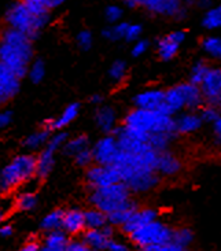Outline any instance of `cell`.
Listing matches in <instances>:
<instances>
[{"label":"cell","instance_id":"f35d334b","mask_svg":"<svg viewBox=\"0 0 221 251\" xmlns=\"http://www.w3.org/2000/svg\"><path fill=\"white\" fill-rule=\"evenodd\" d=\"M76 43H77V46L81 48V50H84V51H87L89 48L92 47V43H94V36L92 33L87 30V29H84V30H80L77 36H76Z\"/></svg>","mask_w":221,"mask_h":251},{"label":"cell","instance_id":"ba28073f","mask_svg":"<svg viewBox=\"0 0 221 251\" xmlns=\"http://www.w3.org/2000/svg\"><path fill=\"white\" fill-rule=\"evenodd\" d=\"M91 150L94 155V163H98V165H114L117 156L120 154V147L113 133L101 137Z\"/></svg>","mask_w":221,"mask_h":251},{"label":"cell","instance_id":"f546056e","mask_svg":"<svg viewBox=\"0 0 221 251\" xmlns=\"http://www.w3.org/2000/svg\"><path fill=\"white\" fill-rule=\"evenodd\" d=\"M36 204H37V197L32 191H24L14 199V207L21 211L32 210L36 207Z\"/></svg>","mask_w":221,"mask_h":251},{"label":"cell","instance_id":"e0dca14e","mask_svg":"<svg viewBox=\"0 0 221 251\" xmlns=\"http://www.w3.org/2000/svg\"><path fill=\"white\" fill-rule=\"evenodd\" d=\"M158 217V211L155 209H151V207H138L136 210L132 213V216L128 218V221L125 224L121 226V229L124 233H132L134 231H136L138 228H140L143 225L148 224L151 221H154Z\"/></svg>","mask_w":221,"mask_h":251},{"label":"cell","instance_id":"9a60e30c","mask_svg":"<svg viewBox=\"0 0 221 251\" xmlns=\"http://www.w3.org/2000/svg\"><path fill=\"white\" fill-rule=\"evenodd\" d=\"M164 94H165V89L160 88L141 91L138 95H135L134 106L136 109L161 111L162 104H164Z\"/></svg>","mask_w":221,"mask_h":251},{"label":"cell","instance_id":"7402d4cb","mask_svg":"<svg viewBox=\"0 0 221 251\" xmlns=\"http://www.w3.org/2000/svg\"><path fill=\"white\" fill-rule=\"evenodd\" d=\"M51 130L46 126H41L39 130H36L33 133L28 135L24 140V147L29 151H37L41 150L46 144H47L48 139L51 136Z\"/></svg>","mask_w":221,"mask_h":251},{"label":"cell","instance_id":"8fae6325","mask_svg":"<svg viewBox=\"0 0 221 251\" xmlns=\"http://www.w3.org/2000/svg\"><path fill=\"white\" fill-rule=\"evenodd\" d=\"M184 168L181 158L170 150H164L157 152L155 158V170L161 177L177 176Z\"/></svg>","mask_w":221,"mask_h":251},{"label":"cell","instance_id":"681fc988","mask_svg":"<svg viewBox=\"0 0 221 251\" xmlns=\"http://www.w3.org/2000/svg\"><path fill=\"white\" fill-rule=\"evenodd\" d=\"M66 0H43L44 6L47 7L48 10H54L56 7H59L60 4H63Z\"/></svg>","mask_w":221,"mask_h":251},{"label":"cell","instance_id":"4316f807","mask_svg":"<svg viewBox=\"0 0 221 251\" xmlns=\"http://www.w3.org/2000/svg\"><path fill=\"white\" fill-rule=\"evenodd\" d=\"M194 239V231L188 226H179V228H173L172 231V243L183 249H188L193 245Z\"/></svg>","mask_w":221,"mask_h":251},{"label":"cell","instance_id":"836d02e7","mask_svg":"<svg viewBox=\"0 0 221 251\" xmlns=\"http://www.w3.org/2000/svg\"><path fill=\"white\" fill-rule=\"evenodd\" d=\"M28 75L30 78V81L33 84H40L44 77H46V63L41 59H36L30 65H29V69H28Z\"/></svg>","mask_w":221,"mask_h":251},{"label":"cell","instance_id":"ee69618b","mask_svg":"<svg viewBox=\"0 0 221 251\" xmlns=\"http://www.w3.org/2000/svg\"><path fill=\"white\" fill-rule=\"evenodd\" d=\"M65 251H91V249H89L84 242H80V240H72V242H67Z\"/></svg>","mask_w":221,"mask_h":251},{"label":"cell","instance_id":"e575fe53","mask_svg":"<svg viewBox=\"0 0 221 251\" xmlns=\"http://www.w3.org/2000/svg\"><path fill=\"white\" fill-rule=\"evenodd\" d=\"M128 75V65L125 61H114L109 68V77L113 82H121L125 80Z\"/></svg>","mask_w":221,"mask_h":251},{"label":"cell","instance_id":"6da1fadb","mask_svg":"<svg viewBox=\"0 0 221 251\" xmlns=\"http://www.w3.org/2000/svg\"><path fill=\"white\" fill-rule=\"evenodd\" d=\"M33 40L13 27L0 32V63L8 68L18 78H24L33 58Z\"/></svg>","mask_w":221,"mask_h":251},{"label":"cell","instance_id":"d590c367","mask_svg":"<svg viewBox=\"0 0 221 251\" xmlns=\"http://www.w3.org/2000/svg\"><path fill=\"white\" fill-rule=\"evenodd\" d=\"M198 111H199V117H201L202 123L210 124V125H213L221 114L219 106H216V104H209V103H205Z\"/></svg>","mask_w":221,"mask_h":251},{"label":"cell","instance_id":"44dd1931","mask_svg":"<svg viewBox=\"0 0 221 251\" xmlns=\"http://www.w3.org/2000/svg\"><path fill=\"white\" fill-rule=\"evenodd\" d=\"M183 95L186 100V110L190 111H198L205 104V99L202 95L199 85H195L193 82H180Z\"/></svg>","mask_w":221,"mask_h":251},{"label":"cell","instance_id":"9f6ffc18","mask_svg":"<svg viewBox=\"0 0 221 251\" xmlns=\"http://www.w3.org/2000/svg\"><path fill=\"white\" fill-rule=\"evenodd\" d=\"M219 109H220V111H221V100H220V103H219Z\"/></svg>","mask_w":221,"mask_h":251},{"label":"cell","instance_id":"7a4b0ae2","mask_svg":"<svg viewBox=\"0 0 221 251\" xmlns=\"http://www.w3.org/2000/svg\"><path fill=\"white\" fill-rule=\"evenodd\" d=\"M122 125L135 130H139L144 135L151 136L154 133H176L174 117L164 114L157 110L136 109L129 111L124 117Z\"/></svg>","mask_w":221,"mask_h":251},{"label":"cell","instance_id":"83f0119b","mask_svg":"<svg viewBox=\"0 0 221 251\" xmlns=\"http://www.w3.org/2000/svg\"><path fill=\"white\" fill-rule=\"evenodd\" d=\"M138 207H139L138 203L134 202V203L129 204L127 207H122L120 210H115L113 213H110V214H108V223L110 225H113V226H122Z\"/></svg>","mask_w":221,"mask_h":251},{"label":"cell","instance_id":"5bb4252c","mask_svg":"<svg viewBox=\"0 0 221 251\" xmlns=\"http://www.w3.org/2000/svg\"><path fill=\"white\" fill-rule=\"evenodd\" d=\"M202 126H203V123H202L198 111H190V110H187L184 113H179L177 117H174V128H176L177 136L195 133Z\"/></svg>","mask_w":221,"mask_h":251},{"label":"cell","instance_id":"60d3db41","mask_svg":"<svg viewBox=\"0 0 221 251\" xmlns=\"http://www.w3.org/2000/svg\"><path fill=\"white\" fill-rule=\"evenodd\" d=\"M141 34H143V26L141 25H139V24H128L124 40L129 41V43L136 41L140 39Z\"/></svg>","mask_w":221,"mask_h":251},{"label":"cell","instance_id":"9c48e42d","mask_svg":"<svg viewBox=\"0 0 221 251\" xmlns=\"http://www.w3.org/2000/svg\"><path fill=\"white\" fill-rule=\"evenodd\" d=\"M199 88L205 103L219 106L221 100V66L210 65L208 73L199 84Z\"/></svg>","mask_w":221,"mask_h":251},{"label":"cell","instance_id":"f907efd6","mask_svg":"<svg viewBox=\"0 0 221 251\" xmlns=\"http://www.w3.org/2000/svg\"><path fill=\"white\" fill-rule=\"evenodd\" d=\"M13 235V226L11 225H3L0 226V236L1 238H10Z\"/></svg>","mask_w":221,"mask_h":251},{"label":"cell","instance_id":"8992f818","mask_svg":"<svg viewBox=\"0 0 221 251\" xmlns=\"http://www.w3.org/2000/svg\"><path fill=\"white\" fill-rule=\"evenodd\" d=\"M172 231H173V228H170L167 224L154 220V221L138 228L136 231L129 233L128 236L131 238V242L135 246H138L139 249H144L148 246L170 243Z\"/></svg>","mask_w":221,"mask_h":251},{"label":"cell","instance_id":"2e32d148","mask_svg":"<svg viewBox=\"0 0 221 251\" xmlns=\"http://www.w3.org/2000/svg\"><path fill=\"white\" fill-rule=\"evenodd\" d=\"M58 151L59 150L55 149L54 146H51L50 143H47L40 150L39 155L36 156V177L37 178L44 180L53 172L55 165V155Z\"/></svg>","mask_w":221,"mask_h":251},{"label":"cell","instance_id":"11a10c76","mask_svg":"<svg viewBox=\"0 0 221 251\" xmlns=\"http://www.w3.org/2000/svg\"><path fill=\"white\" fill-rule=\"evenodd\" d=\"M89 102L92 104H101L103 102V96L101 94H94V95L89 98Z\"/></svg>","mask_w":221,"mask_h":251},{"label":"cell","instance_id":"3957f363","mask_svg":"<svg viewBox=\"0 0 221 251\" xmlns=\"http://www.w3.org/2000/svg\"><path fill=\"white\" fill-rule=\"evenodd\" d=\"M36 177V156L21 154L14 156L6 166L0 169V195H8L22 184Z\"/></svg>","mask_w":221,"mask_h":251},{"label":"cell","instance_id":"74e56055","mask_svg":"<svg viewBox=\"0 0 221 251\" xmlns=\"http://www.w3.org/2000/svg\"><path fill=\"white\" fill-rule=\"evenodd\" d=\"M21 1H22L32 13L37 14V15L50 17V10L44 6L43 0H21Z\"/></svg>","mask_w":221,"mask_h":251},{"label":"cell","instance_id":"f1b7e54d","mask_svg":"<svg viewBox=\"0 0 221 251\" xmlns=\"http://www.w3.org/2000/svg\"><path fill=\"white\" fill-rule=\"evenodd\" d=\"M85 149H89V139L85 135H77L76 137L67 139L63 146V151L70 156H74L77 152Z\"/></svg>","mask_w":221,"mask_h":251},{"label":"cell","instance_id":"d6a6232c","mask_svg":"<svg viewBox=\"0 0 221 251\" xmlns=\"http://www.w3.org/2000/svg\"><path fill=\"white\" fill-rule=\"evenodd\" d=\"M209 68H210V63H209L208 61H205V59L196 61L194 65H193V68H191V72H190V80H188V81L193 82L195 85H199L202 80H203L205 75L208 73Z\"/></svg>","mask_w":221,"mask_h":251},{"label":"cell","instance_id":"f6af8a7d","mask_svg":"<svg viewBox=\"0 0 221 251\" xmlns=\"http://www.w3.org/2000/svg\"><path fill=\"white\" fill-rule=\"evenodd\" d=\"M106 250H109V251H131L127 245H124V243H121V242H117V240H113V239H110V242H109L108 249H106Z\"/></svg>","mask_w":221,"mask_h":251},{"label":"cell","instance_id":"7dc6e473","mask_svg":"<svg viewBox=\"0 0 221 251\" xmlns=\"http://www.w3.org/2000/svg\"><path fill=\"white\" fill-rule=\"evenodd\" d=\"M11 206L14 207V201L13 202H10V201H0V223L4 220Z\"/></svg>","mask_w":221,"mask_h":251},{"label":"cell","instance_id":"8d00e7d4","mask_svg":"<svg viewBox=\"0 0 221 251\" xmlns=\"http://www.w3.org/2000/svg\"><path fill=\"white\" fill-rule=\"evenodd\" d=\"M73 158L76 165L80 166V168H89V166L94 163V155H92V150H91V147H89V149L83 150L80 152H77Z\"/></svg>","mask_w":221,"mask_h":251},{"label":"cell","instance_id":"603a6c76","mask_svg":"<svg viewBox=\"0 0 221 251\" xmlns=\"http://www.w3.org/2000/svg\"><path fill=\"white\" fill-rule=\"evenodd\" d=\"M83 242L92 250L102 251L108 249L110 238H108L102 229H87V232H84Z\"/></svg>","mask_w":221,"mask_h":251},{"label":"cell","instance_id":"5b68a950","mask_svg":"<svg viewBox=\"0 0 221 251\" xmlns=\"http://www.w3.org/2000/svg\"><path fill=\"white\" fill-rule=\"evenodd\" d=\"M131 191L122 181L111 184L108 187L91 190L89 202L91 204L102 210L105 214H110L122 207H127L135 202L131 198Z\"/></svg>","mask_w":221,"mask_h":251},{"label":"cell","instance_id":"b9f144b4","mask_svg":"<svg viewBox=\"0 0 221 251\" xmlns=\"http://www.w3.org/2000/svg\"><path fill=\"white\" fill-rule=\"evenodd\" d=\"M150 48V41L146 40V39H139V40L134 41V46H132V50H131V54L134 58H139L141 55H144L148 51Z\"/></svg>","mask_w":221,"mask_h":251},{"label":"cell","instance_id":"52a82bcc","mask_svg":"<svg viewBox=\"0 0 221 251\" xmlns=\"http://www.w3.org/2000/svg\"><path fill=\"white\" fill-rule=\"evenodd\" d=\"M121 181L120 172L114 165H98L94 163L85 172V183L89 190L108 187Z\"/></svg>","mask_w":221,"mask_h":251},{"label":"cell","instance_id":"d4e9b609","mask_svg":"<svg viewBox=\"0 0 221 251\" xmlns=\"http://www.w3.org/2000/svg\"><path fill=\"white\" fill-rule=\"evenodd\" d=\"M201 48L209 58L221 61V37L220 36H206L201 40Z\"/></svg>","mask_w":221,"mask_h":251},{"label":"cell","instance_id":"277c9868","mask_svg":"<svg viewBox=\"0 0 221 251\" xmlns=\"http://www.w3.org/2000/svg\"><path fill=\"white\" fill-rule=\"evenodd\" d=\"M4 18H6L7 26L27 34L30 40H36L40 36L41 30L47 26L50 21V17L32 13L21 0L8 7Z\"/></svg>","mask_w":221,"mask_h":251},{"label":"cell","instance_id":"c3c4849f","mask_svg":"<svg viewBox=\"0 0 221 251\" xmlns=\"http://www.w3.org/2000/svg\"><path fill=\"white\" fill-rule=\"evenodd\" d=\"M39 250H40V246H39V243H37V242H34V240L33 242L30 240V242H28L25 246H22L18 251H39Z\"/></svg>","mask_w":221,"mask_h":251},{"label":"cell","instance_id":"d6986e66","mask_svg":"<svg viewBox=\"0 0 221 251\" xmlns=\"http://www.w3.org/2000/svg\"><path fill=\"white\" fill-rule=\"evenodd\" d=\"M62 229L70 233V235H79L85 229V220H84V211L80 209H70L63 211V220H62Z\"/></svg>","mask_w":221,"mask_h":251},{"label":"cell","instance_id":"4dcf8cb0","mask_svg":"<svg viewBox=\"0 0 221 251\" xmlns=\"http://www.w3.org/2000/svg\"><path fill=\"white\" fill-rule=\"evenodd\" d=\"M62 220H63V210L56 209L48 213L46 217L41 221V229L46 232L55 231V229H62Z\"/></svg>","mask_w":221,"mask_h":251},{"label":"cell","instance_id":"ab89813d","mask_svg":"<svg viewBox=\"0 0 221 251\" xmlns=\"http://www.w3.org/2000/svg\"><path fill=\"white\" fill-rule=\"evenodd\" d=\"M121 18H122V8L121 7L115 6V4L106 7L105 20L108 21L109 24H117V22H120Z\"/></svg>","mask_w":221,"mask_h":251},{"label":"cell","instance_id":"1f68e13d","mask_svg":"<svg viewBox=\"0 0 221 251\" xmlns=\"http://www.w3.org/2000/svg\"><path fill=\"white\" fill-rule=\"evenodd\" d=\"M129 22H124V21H120L117 24H114L111 26H108L103 29V37L108 39L110 41H118L124 40L125 37V32H127V26Z\"/></svg>","mask_w":221,"mask_h":251},{"label":"cell","instance_id":"db71d44e","mask_svg":"<svg viewBox=\"0 0 221 251\" xmlns=\"http://www.w3.org/2000/svg\"><path fill=\"white\" fill-rule=\"evenodd\" d=\"M66 247H55V246H48L43 245V247H40L39 251H65Z\"/></svg>","mask_w":221,"mask_h":251},{"label":"cell","instance_id":"816d5d0a","mask_svg":"<svg viewBox=\"0 0 221 251\" xmlns=\"http://www.w3.org/2000/svg\"><path fill=\"white\" fill-rule=\"evenodd\" d=\"M213 130H215L216 137H217V139H219V142L221 143V114L220 117L217 118V121L213 124Z\"/></svg>","mask_w":221,"mask_h":251},{"label":"cell","instance_id":"4fadbf2b","mask_svg":"<svg viewBox=\"0 0 221 251\" xmlns=\"http://www.w3.org/2000/svg\"><path fill=\"white\" fill-rule=\"evenodd\" d=\"M184 109H186V100H184V95H183V89H181L180 84H176L173 87L165 89L161 113L174 117Z\"/></svg>","mask_w":221,"mask_h":251},{"label":"cell","instance_id":"f5cc1de1","mask_svg":"<svg viewBox=\"0 0 221 251\" xmlns=\"http://www.w3.org/2000/svg\"><path fill=\"white\" fill-rule=\"evenodd\" d=\"M195 6H198L202 10H208L209 7H212V0H195Z\"/></svg>","mask_w":221,"mask_h":251},{"label":"cell","instance_id":"484cf974","mask_svg":"<svg viewBox=\"0 0 221 251\" xmlns=\"http://www.w3.org/2000/svg\"><path fill=\"white\" fill-rule=\"evenodd\" d=\"M84 220H85L87 229H101L108 224V214H105L96 207H92L89 210L84 211Z\"/></svg>","mask_w":221,"mask_h":251},{"label":"cell","instance_id":"cb8c5ba5","mask_svg":"<svg viewBox=\"0 0 221 251\" xmlns=\"http://www.w3.org/2000/svg\"><path fill=\"white\" fill-rule=\"evenodd\" d=\"M202 27L206 30H220L221 29V4L209 7L202 17Z\"/></svg>","mask_w":221,"mask_h":251},{"label":"cell","instance_id":"30bf717a","mask_svg":"<svg viewBox=\"0 0 221 251\" xmlns=\"http://www.w3.org/2000/svg\"><path fill=\"white\" fill-rule=\"evenodd\" d=\"M187 37L186 30H173L166 36L161 37L157 43V54L160 56V59L164 62H169L173 59L176 55L179 54L181 44L184 43Z\"/></svg>","mask_w":221,"mask_h":251},{"label":"cell","instance_id":"bcb514c9","mask_svg":"<svg viewBox=\"0 0 221 251\" xmlns=\"http://www.w3.org/2000/svg\"><path fill=\"white\" fill-rule=\"evenodd\" d=\"M13 121L11 111H0V129L7 128Z\"/></svg>","mask_w":221,"mask_h":251},{"label":"cell","instance_id":"ffe728a7","mask_svg":"<svg viewBox=\"0 0 221 251\" xmlns=\"http://www.w3.org/2000/svg\"><path fill=\"white\" fill-rule=\"evenodd\" d=\"M95 124L103 133H113L117 126V113L110 106H99L95 111Z\"/></svg>","mask_w":221,"mask_h":251},{"label":"cell","instance_id":"7bdbcfd3","mask_svg":"<svg viewBox=\"0 0 221 251\" xmlns=\"http://www.w3.org/2000/svg\"><path fill=\"white\" fill-rule=\"evenodd\" d=\"M141 251H188V249H183L179 246L173 245L172 242L170 243H165V245H155V246H148L144 249H140Z\"/></svg>","mask_w":221,"mask_h":251},{"label":"cell","instance_id":"ac0fdd59","mask_svg":"<svg viewBox=\"0 0 221 251\" xmlns=\"http://www.w3.org/2000/svg\"><path fill=\"white\" fill-rule=\"evenodd\" d=\"M79 113H80V104L79 103H70L60 113V116L58 118H55V120H47L43 126L48 128L51 132L62 130V129L66 128L67 125H70V124L73 123L74 120L79 117Z\"/></svg>","mask_w":221,"mask_h":251},{"label":"cell","instance_id":"7c38bea8","mask_svg":"<svg viewBox=\"0 0 221 251\" xmlns=\"http://www.w3.org/2000/svg\"><path fill=\"white\" fill-rule=\"evenodd\" d=\"M21 87V78L14 75L13 72L4 65L0 63V106L18 94Z\"/></svg>","mask_w":221,"mask_h":251}]
</instances>
